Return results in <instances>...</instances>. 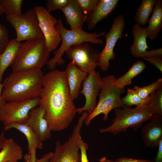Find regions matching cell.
<instances>
[{"label":"cell","mask_w":162,"mask_h":162,"mask_svg":"<svg viewBox=\"0 0 162 162\" xmlns=\"http://www.w3.org/2000/svg\"><path fill=\"white\" fill-rule=\"evenodd\" d=\"M70 0H48L46 4V9L49 11L60 10L65 7L69 4Z\"/></svg>","instance_id":"cell-31"},{"label":"cell","mask_w":162,"mask_h":162,"mask_svg":"<svg viewBox=\"0 0 162 162\" xmlns=\"http://www.w3.org/2000/svg\"><path fill=\"white\" fill-rule=\"evenodd\" d=\"M131 32L134 39L133 44L130 47V53L135 58L141 57L147 49L150 48L147 43L146 28L136 23L133 26Z\"/></svg>","instance_id":"cell-20"},{"label":"cell","mask_w":162,"mask_h":162,"mask_svg":"<svg viewBox=\"0 0 162 162\" xmlns=\"http://www.w3.org/2000/svg\"><path fill=\"white\" fill-rule=\"evenodd\" d=\"M162 86V78H159L150 84L140 87L135 86L134 89L142 100L147 101L149 96Z\"/></svg>","instance_id":"cell-28"},{"label":"cell","mask_w":162,"mask_h":162,"mask_svg":"<svg viewBox=\"0 0 162 162\" xmlns=\"http://www.w3.org/2000/svg\"><path fill=\"white\" fill-rule=\"evenodd\" d=\"M29 115L24 123L33 130L42 142L50 139L52 130L44 118V109L39 106L31 110Z\"/></svg>","instance_id":"cell-14"},{"label":"cell","mask_w":162,"mask_h":162,"mask_svg":"<svg viewBox=\"0 0 162 162\" xmlns=\"http://www.w3.org/2000/svg\"><path fill=\"white\" fill-rule=\"evenodd\" d=\"M53 152H49L44 154L42 157L39 159H36L35 162H47L52 157Z\"/></svg>","instance_id":"cell-38"},{"label":"cell","mask_w":162,"mask_h":162,"mask_svg":"<svg viewBox=\"0 0 162 162\" xmlns=\"http://www.w3.org/2000/svg\"><path fill=\"white\" fill-rule=\"evenodd\" d=\"M82 83L80 92L84 96L86 102L82 107L76 108L77 112L81 114L86 111L89 114L97 105L96 98L102 88V79L99 72L94 70L88 73Z\"/></svg>","instance_id":"cell-13"},{"label":"cell","mask_w":162,"mask_h":162,"mask_svg":"<svg viewBox=\"0 0 162 162\" xmlns=\"http://www.w3.org/2000/svg\"><path fill=\"white\" fill-rule=\"evenodd\" d=\"M50 52L44 38L25 41L22 43L18 55L11 65L12 72L41 70L49 60Z\"/></svg>","instance_id":"cell-4"},{"label":"cell","mask_w":162,"mask_h":162,"mask_svg":"<svg viewBox=\"0 0 162 162\" xmlns=\"http://www.w3.org/2000/svg\"><path fill=\"white\" fill-rule=\"evenodd\" d=\"M118 0H99L95 8L86 15L88 29L94 28L99 22L108 16L115 9Z\"/></svg>","instance_id":"cell-16"},{"label":"cell","mask_w":162,"mask_h":162,"mask_svg":"<svg viewBox=\"0 0 162 162\" xmlns=\"http://www.w3.org/2000/svg\"><path fill=\"white\" fill-rule=\"evenodd\" d=\"M6 19L15 29L17 42L44 38L34 9L19 16H6Z\"/></svg>","instance_id":"cell-8"},{"label":"cell","mask_w":162,"mask_h":162,"mask_svg":"<svg viewBox=\"0 0 162 162\" xmlns=\"http://www.w3.org/2000/svg\"><path fill=\"white\" fill-rule=\"evenodd\" d=\"M122 104L125 106L131 107L133 105L140 107L148 105V100H142L134 89L128 88L126 95L122 98Z\"/></svg>","instance_id":"cell-27"},{"label":"cell","mask_w":162,"mask_h":162,"mask_svg":"<svg viewBox=\"0 0 162 162\" xmlns=\"http://www.w3.org/2000/svg\"><path fill=\"white\" fill-rule=\"evenodd\" d=\"M8 162H18V161L17 160H12L8 161Z\"/></svg>","instance_id":"cell-44"},{"label":"cell","mask_w":162,"mask_h":162,"mask_svg":"<svg viewBox=\"0 0 162 162\" xmlns=\"http://www.w3.org/2000/svg\"><path fill=\"white\" fill-rule=\"evenodd\" d=\"M65 71L70 93L74 100L78 97L81 84L88 74L79 68L71 61L68 64Z\"/></svg>","instance_id":"cell-18"},{"label":"cell","mask_w":162,"mask_h":162,"mask_svg":"<svg viewBox=\"0 0 162 162\" xmlns=\"http://www.w3.org/2000/svg\"><path fill=\"white\" fill-rule=\"evenodd\" d=\"M83 112L74 125L72 133L68 140L61 144L57 141L52 157L47 162H80L81 154L79 151L78 139L84 120L87 116Z\"/></svg>","instance_id":"cell-7"},{"label":"cell","mask_w":162,"mask_h":162,"mask_svg":"<svg viewBox=\"0 0 162 162\" xmlns=\"http://www.w3.org/2000/svg\"><path fill=\"white\" fill-rule=\"evenodd\" d=\"M99 162H114V160H109L106 157L103 156L99 159Z\"/></svg>","instance_id":"cell-42"},{"label":"cell","mask_w":162,"mask_h":162,"mask_svg":"<svg viewBox=\"0 0 162 162\" xmlns=\"http://www.w3.org/2000/svg\"><path fill=\"white\" fill-rule=\"evenodd\" d=\"M44 75L41 70L12 72L4 80L2 95L8 102L28 100L39 97Z\"/></svg>","instance_id":"cell-2"},{"label":"cell","mask_w":162,"mask_h":162,"mask_svg":"<svg viewBox=\"0 0 162 162\" xmlns=\"http://www.w3.org/2000/svg\"><path fill=\"white\" fill-rule=\"evenodd\" d=\"M114 162H154L149 160L137 159L123 157L116 159Z\"/></svg>","instance_id":"cell-36"},{"label":"cell","mask_w":162,"mask_h":162,"mask_svg":"<svg viewBox=\"0 0 162 162\" xmlns=\"http://www.w3.org/2000/svg\"><path fill=\"white\" fill-rule=\"evenodd\" d=\"M39 97L28 100L7 102L0 107V122L4 125L12 123H24L30 111L39 105Z\"/></svg>","instance_id":"cell-10"},{"label":"cell","mask_w":162,"mask_h":162,"mask_svg":"<svg viewBox=\"0 0 162 162\" xmlns=\"http://www.w3.org/2000/svg\"><path fill=\"white\" fill-rule=\"evenodd\" d=\"M23 157L25 162H32L31 156L28 153H26Z\"/></svg>","instance_id":"cell-41"},{"label":"cell","mask_w":162,"mask_h":162,"mask_svg":"<svg viewBox=\"0 0 162 162\" xmlns=\"http://www.w3.org/2000/svg\"><path fill=\"white\" fill-rule=\"evenodd\" d=\"M65 52L79 68L88 74L97 67L100 52L87 43H84L72 46Z\"/></svg>","instance_id":"cell-11"},{"label":"cell","mask_w":162,"mask_h":162,"mask_svg":"<svg viewBox=\"0 0 162 162\" xmlns=\"http://www.w3.org/2000/svg\"><path fill=\"white\" fill-rule=\"evenodd\" d=\"M148 61L162 72V57L157 56L149 57L143 58Z\"/></svg>","instance_id":"cell-34"},{"label":"cell","mask_w":162,"mask_h":162,"mask_svg":"<svg viewBox=\"0 0 162 162\" xmlns=\"http://www.w3.org/2000/svg\"><path fill=\"white\" fill-rule=\"evenodd\" d=\"M10 41L8 37L7 28L0 23V55L5 50Z\"/></svg>","instance_id":"cell-32"},{"label":"cell","mask_w":162,"mask_h":162,"mask_svg":"<svg viewBox=\"0 0 162 162\" xmlns=\"http://www.w3.org/2000/svg\"><path fill=\"white\" fill-rule=\"evenodd\" d=\"M64 14L70 30L82 29L86 15L80 9L76 0H70L68 5L61 10Z\"/></svg>","instance_id":"cell-19"},{"label":"cell","mask_w":162,"mask_h":162,"mask_svg":"<svg viewBox=\"0 0 162 162\" xmlns=\"http://www.w3.org/2000/svg\"><path fill=\"white\" fill-rule=\"evenodd\" d=\"M3 83L0 81V107L3 106L7 101L3 97L2 93L3 88Z\"/></svg>","instance_id":"cell-39"},{"label":"cell","mask_w":162,"mask_h":162,"mask_svg":"<svg viewBox=\"0 0 162 162\" xmlns=\"http://www.w3.org/2000/svg\"><path fill=\"white\" fill-rule=\"evenodd\" d=\"M6 139L4 136V132L3 131L0 134V149H2L4 142Z\"/></svg>","instance_id":"cell-40"},{"label":"cell","mask_w":162,"mask_h":162,"mask_svg":"<svg viewBox=\"0 0 162 162\" xmlns=\"http://www.w3.org/2000/svg\"><path fill=\"white\" fill-rule=\"evenodd\" d=\"M148 25L146 28L147 37L153 40L158 36L162 28V1L158 0L149 19Z\"/></svg>","instance_id":"cell-22"},{"label":"cell","mask_w":162,"mask_h":162,"mask_svg":"<svg viewBox=\"0 0 162 162\" xmlns=\"http://www.w3.org/2000/svg\"><path fill=\"white\" fill-rule=\"evenodd\" d=\"M124 17L120 14L115 18L109 32L105 36L106 44L98 56L97 67L106 71L110 66V61L116 58L114 49L118 39L123 37L122 32L125 26Z\"/></svg>","instance_id":"cell-9"},{"label":"cell","mask_w":162,"mask_h":162,"mask_svg":"<svg viewBox=\"0 0 162 162\" xmlns=\"http://www.w3.org/2000/svg\"><path fill=\"white\" fill-rule=\"evenodd\" d=\"M158 149L154 162H162V140L160 142L158 146Z\"/></svg>","instance_id":"cell-37"},{"label":"cell","mask_w":162,"mask_h":162,"mask_svg":"<svg viewBox=\"0 0 162 162\" xmlns=\"http://www.w3.org/2000/svg\"><path fill=\"white\" fill-rule=\"evenodd\" d=\"M23 156L22 147L13 139H6L0 152V162L18 161Z\"/></svg>","instance_id":"cell-23"},{"label":"cell","mask_w":162,"mask_h":162,"mask_svg":"<svg viewBox=\"0 0 162 162\" xmlns=\"http://www.w3.org/2000/svg\"><path fill=\"white\" fill-rule=\"evenodd\" d=\"M55 28L60 35L62 43L57 50L53 51L54 56L49 60L46 64L51 70H54L57 66L64 64L63 55L67 50L73 46L88 42L100 45L104 44V41L98 38L105 36V31L97 34L96 32L88 33L82 29L68 30L64 27L62 20L60 18L57 19Z\"/></svg>","instance_id":"cell-3"},{"label":"cell","mask_w":162,"mask_h":162,"mask_svg":"<svg viewBox=\"0 0 162 162\" xmlns=\"http://www.w3.org/2000/svg\"><path fill=\"white\" fill-rule=\"evenodd\" d=\"M22 43L15 39L10 40L7 47L0 55V81L2 82L5 70L13 63L19 53Z\"/></svg>","instance_id":"cell-21"},{"label":"cell","mask_w":162,"mask_h":162,"mask_svg":"<svg viewBox=\"0 0 162 162\" xmlns=\"http://www.w3.org/2000/svg\"><path fill=\"white\" fill-rule=\"evenodd\" d=\"M4 13L7 16H19L21 12L22 0H1Z\"/></svg>","instance_id":"cell-26"},{"label":"cell","mask_w":162,"mask_h":162,"mask_svg":"<svg viewBox=\"0 0 162 162\" xmlns=\"http://www.w3.org/2000/svg\"><path fill=\"white\" fill-rule=\"evenodd\" d=\"M78 142L80 149L81 151L80 161L81 162H88L86 152L88 146V145L82 139L80 135L79 137Z\"/></svg>","instance_id":"cell-33"},{"label":"cell","mask_w":162,"mask_h":162,"mask_svg":"<svg viewBox=\"0 0 162 162\" xmlns=\"http://www.w3.org/2000/svg\"><path fill=\"white\" fill-rule=\"evenodd\" d=\"M102 79V88L98 94L99 101L93 111L85 118L84 122L86 125H89L94 118L100 114L104 115L103 120H106L109 113L112 110L125 106L122 102L121 96L124 93L125 88L116 85V77L109 75Z\"/></svg>","instance_id":"cell-6"},{"label":"cell","mask_w":162,"mask_h":162,"mask_svg":"<svg viewBox=\"0 0 162 162\" xmlns=\"http://www.w3.org/2000/svg\"><path fill=\"white\" fill-rule=\"evenodd\" d=\"M4 13V12L1 4V0H0V15H2Z\"/></svg>","instance_id":"cell-43"},{"label":"cell","mask_w":162,"mask_h":162,"mask_svg":"<svg viewBox=\"0 0 162 162\" xmlns=\"http://www.w3.org/2000/svg\"><path fill=\"white\" fill-rule=\"evenodd\" d=\"M157 56L162 57V48L152 50L150 51H147L142 56V58L149 57Z\"/></svg>","instance_id":"cell-35"},{"label":"cell","mask_w":162,"mask_h":162,"mask_svg":"<svg viewBox=\"0 0 162 162\" xmlns=\"http://www.w3.org/2000/svg\"><path fill=\"white\" fill-rule=\"evenodd\" d=\"M12 128L18 130L25 136L28 142V153L31 156L32 162H35L37 159L36 149L43 148V142L40 140L33 130L24 123H12L5 125L4 130L6 131Z\"/></svg>","instance_id":"cell-17"},{"label":"cell","mask_w":162,"mask_h":162,"mask_svg":"<svg viewBox=\"0 0 162 162\" xmlns=\"http://www.w3.org/2000/svg\"><path fill=\"white\" fill-rule=\"evenodd\" d=\"M157 0H143L137 8L134 20L136 24L145 26L148 23L149 16L152 12Z\"/></svg>","instance_id":"cell-25"},{"label":"cell","mask_w":162,"mask_h":162,"mask_svg":"<svg viewBox=\"0 0 162 162\" xmlns=\"http://www.w3.org/2000/svg\"><path fill=\"white\" fill-rule=\"evenodd\" d=\"M152 121L146 124L141 131V135L146 146L158 147L162 140V115L155 114Z\"/></svg>","instance_id":"cell-15"},{"label":"cell","mask_w":162,"mask_h":162,"mask_svg":"<svg viewBox=\"0 0 162 162\" xmlns=\"http://www.w3.org/2000/svg\"><path fill=\"white\" fill-rule=\"evenodd\" d=\"M76 1L83 13L87 15L95 8L99 0H76Z\"/></svg>","instance_id":"cell-30"},{"label":"cell","mask_w":162,"mask_h":162,"mask_svg":"<svg viewBox=\"0 0 162 162\" xmlns=\"http://www.w3.org/2000/svg\"><path fill=\"white\" fill-rule=\"evenodd\" d=\"M146 67L143 62L140 60L136 62L125 74L116 79V85L120 87L125 88L126 86L131 83L134 78L142 72Z\"/></svg>","instance_id":"cell-24"},{"label":"cell","mask_w":162,"mask_h":162,"mask_svg":"<svg viewBox=\"0 0 162 162\" xmlns=\"http://www.w3.org/2000/svg\"><path fill=\"white\" fill-rule=\"evenodd\" d=\"M34 9L37 16L39 26L46 46L51 52L56 50L61 41L60 35L55 28L57 20L43 6H35Z\"/></svg>","instance_id":"cell-12"},{"label":"cell","mask_w":162,"mask_h":162,"mask_svg":"<svg viewBox=\"0 0 162 162\" xmlns=\"http://www.w3.org/2000/svg\"><path fill=\"white\" fill-rule=\"evenodd\" d=\"M148 105L155 114L162 115V86L150 95Z\"/></svg>","instance_id":"cell-29"},{"label":"cell","mask_w":162,"mask_h":162,"mask_svg":"<svg viewBox=\"0 0 162 162\" xmlns=\"http://www.w3.org/2000/svg\"><path fill=\"white\" fill-rule=\"evenodd\" d=\"M113 110L115 117L112 124L106 128L99 129L101 133H110L116 135L126 131L129 127L136 130L155 114L148 105L134 108L125 106Z\"/></svg>","instance_id":"cell-5"},{"label":"cell","mask_w":162,"mask_h":162,"mask_svg":"<svg viewBox=\"0 0 162 162\" xmlns=\"http://www.w3.org/2000/svg\"><path fill=\"white\" fill-rule=\"evenodd\" d=\"M39 106L52 131L68 127L77 112L68 86L65 71L54 69L44 75L39 95Z\"/></svg>","instance_id":"cell-1"}]
</instances>
